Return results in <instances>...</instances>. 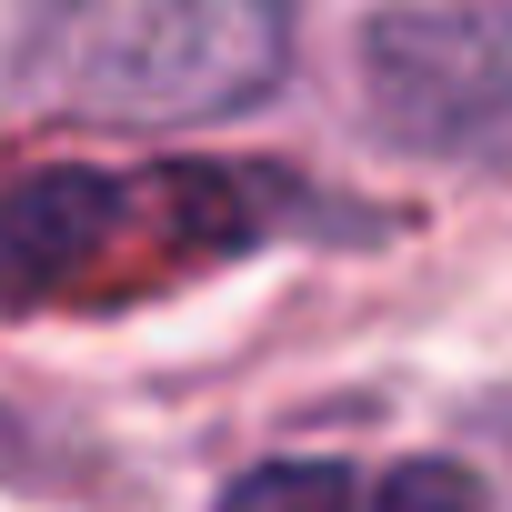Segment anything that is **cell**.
Wrapping results in <instances>:
<instances>
[{
  "label": "cell",
  "mask_w": 512,
  "mask_h": 512,
  "mask_svg": "<svg viewBox=\"0 0 512 512\" xmlns=\"http://www.w3.org/2000/svg\"><path fill=\"white\" fill-rule=\"evenodd\" d=\"M221 512H482V482L442 452L402 462H251Z\"/></svg>",
  "instance_id": "277c9868"
},
{
  "label": "cell",
  "mask_w": 512,
  "mask_h": 512,
  "mask_svg": "<svg viewBox=\"0 0 512 512\" xmlns=\"http://www.w3.org/2000/svg\"><path fill=\"white\" fill-rule=\"evenodd\" d=\"M302 181L251 161H31L0 171V312H81V302H141L211 262L262 251L282 221H302Z\"/></svg>",
  "instance_id": "6da1fadb"
},
{
  "label": "cell",
  "mask_w": 512,
  "mask_h": 512,
  "mask_svg": "<svg viewBox=\"0 0 512 512\" xmlns=\"http://www.w3.org/2000/svg\"><path fill=\"white\" fill-rule=\"evenodd\" d=\"M372 131L512 181V0H402L362 31Z\"/></svg>",
  "instance_id": "3957f363"
},
{
  "label": "cell",
  "mask_w": 512,
  "mask_h": 512,
  "mask_svg": "<svg viewBox=\"0 0 512 512\" xmlns=\"http://www.w3.org/2000/svg\"><path fill=\"white\" fill-rule=\"evenodd\" d=\"M292 71V0H31L11 91L81 131H201Z\"/></svg>",
  "instance_id": "7a4b0ae2"
}]
</instances>
